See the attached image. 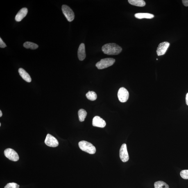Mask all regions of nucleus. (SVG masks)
I'll list each match as a JSON object with an SVG mask.
<instances>
[{
	"mask_svg": "<svg viewBox=\"0 0 188 188\" xmlns=\"http://www.w3.org/2000/svg\"><path fill=\"white\" fill-rule=\"evenodd\" d=\"M28 12V9L27 8H24L21 9L15 16V20L17 22L21 21L26 17L27 14Z\"/></svg>",
	"mask_w": 188,
	"mask_h": 188,
	"instance_id": "11",
	"label": "nucleus"
},
{
	"mask_svg": "<svg viewBox=\"0 0 188 188\" xmlns=\"http://www.w3.org/2000/svg\"><path fill=\"white\" fill-rule=\"evenodd\" d=\"M170 45L169 43L167 42L161 43L159 44L157 50V55L161 56L164 55L169 48Z\"/></svg>",
	"mask_w": 188,
	"mask_h": 188,
	"instance_id": "9",
	"label": "nucleus"
},
{
	"mask_svg": "<svg viewBox=\"0 0 188 188\" xmlns=\"http://www.w3.org/2000/svg\"><path fill=\"white\" fill-rule=\"evenodd\" d=\"M19 73L21 76L25 81L30 83L31 81V79L29 74L26 71L22 68L19 69Z\"/></svg>",
	"mask_w": 188,
	"mask_h": 188,
	"instance_id": "13",
	"label": "nucleus"
},
{
	"mask_svg": "<svg viewBox=\"0 0 188 188\" xmlns=\"http://www.w3.org/2000/svg\"><path fill=\"white\" fill-rule=\"evenodd\" d=\"M6 45L5 43L3 42L1 38H0V47L1 48H5L6 47Z\"/></svg>",
	"mask_w": 188,
	"mask_h": 188,
	"instance_id": "22",
	"label": "nucleus"
},
{
	"mask_svg": "<svg viewBox=\"0 0 188 188\" xmlns=\"http://www.w3.org/2000/svg\"><path fill=\"white\" fill-rule=\"evenodd\" d=\"M78 57L79 59L83 61L85 58L86 53L85 44L81 43L80 45L78 50Z\"/></svg>",
	"mask_w": 188,
	"mask_h": 188,
	"instance_id": "12",
	"label": "nucleus"
},
{
	"mask_svg": "<svg viewBox=\"0 0 188 188\" xmlns=\"http://www.w3.org/2000/svg\"><path fill=\"white\" fill-rule=\"evenodd\" d=\"M120 157L122 162H125L129 160V156L127 151L126 145L123 144L121 146L120 150Z\"/></svg>",
	"mask_w": 188,
	"mask_h": 188,
	"instance_id": "8",
	"label": "nucleus"
},
{
	"mask_svg": "<svg viewBox=\"0 0 188 188\" xmlns=\"http://www.w3.org/2000/svg\"><path fill=\"white\" fill-rule=\"evenodd\" d=\"M115 62V59L113 58H107L102 59L96 64V66L99 69H103L113 65Z\"/></svg>",
	"mask_w": 188,
	"mask_h": 188,
	"instance_id": "3",
	"label": "nucleus"
},
{
	"mask_svg": "<svg viewBox=\"0 0 188 188\" xmlns=\"http://www.w3.org/2000/svg\"><path fill=\"white\" fill-rule=\"evenodd\" d=\"M2 116V113L1 111L0 110V117H1Z\"/></svg>",
	"mask_w": 188,
	"mask_h": 188,
	"instance_id": "25",
	"label": "nucleus"
},
{
	"mask_svg": "<svg viewBox=\"0 0 188 188\" xmlns=\"http://www.w3.org/2000/svg\"><path fill=\"white\" fill-rule=\"evenodd\" d=\"M117 95L119 101L122 103H125L128 99L129 93L126 89L122 87L119 89Z\"/></svg>",
	"mask_w": 188,
	"mask_h": 188,
	"instance_id": "6",
	"label": "nucleus"
},
{
	"mask_svg": "<svg viewBox=\"0 0 188 188\" xmlns=\"http://www.w3.org/2000/svg\"><path fill=\"white\" fill-rule=\"evenodd\" d=\"M186 103L188 106V93L187 94V95H186Z\"/></svg>",
	"mask_w": 188,
	"mask_h": 188,
	"instance_id": "24",
	"label": "nucleus"
},
{
	"mask_svg": "<svg viewBox=\"0 0 188 188\" xmlns=\"http://www.w3.org/2000/svg\"><path fill=\"white\" fill-rule=\"evenodd\" d=\"M135 16L136 18L138 19H151L154 17L153 14L148 13H137L135 14Z\"/></svg>",
	"mask_w": 188,
	"mask_h": 188,
	"instance_id": "14",
	"label": "nucleus"
},
{
	"mask_svg": "<svg viewBox=\"0 0 188 188\" xmlns=\"http://www.w3.org/2000/svg\"><path fill=\"white\" fill-rule=\"evenodd\" d=\"M181 177L184 179L187 180L188 179V170H183L180 173Z\"/></svg>",
	"mask_w": 188,
	"mask_h": 188,
	"instance_id": "21",
	"label": "nucleus"
},
{
	"mask_svg": "<svg viewBox=\"0 0 188 188\" xmlns=\"http://www.w3.org/2000/svg\"><path fill=\"white\" fill-rule=\"evenodd\" d=\"M24 46L26 49H30L32 50H35L37 49L38 46L34 43L29 42H27L24 43Z\"/></svg>",
	"mask_w": 188,
	"mask_h": 188,
	"instance_id": "17",
	"label": "nucleus"
},
{
	"mask_svg": "<svg viewBox=\"0 0 188 188\" xmlns=\"http://www.w3.org/2000/svg\"><path fill=\"white\" fill-rule=\"evenodd\" d=\"M182 3L185 6H188V0H182Z\"/></svg>",
	"mask_w": 188,
	"mask_h": 188,
	"instance_id": "23",
	"label": "nucleus"
},
{
	"mask_svg": "<svg viewBox=\"0 0 188 188\" xmlns=\"http://www.w3.org/2000/svg\"><path fill=\"white\" fill-rule=\"evenodd\" d=\"M79 147L82 150L89 154H94L96 152V148L91 143L85 141H80L78 143Z\"/></svg>",
	"mask_w": 188,
	"mask_h": 188,
	"instance_id": "2",
	"label": "nucleus"
},
{
	"mask_svg": "<svg viewBox=\"0 0 188 188\" xmlns=\"http://www.w3.org/2000/svg\"><path fill=\"white\" fill-rule=\"evenodd\" d=\"M92 125L94 126L103 128L106 125L105 121L99 116H95L93 118Z\"/></svg>",
	"mask_w": 188,
	"mask_h": 188,
	"instance_id": "10",
	"label": "nucleus"
},
{
	"mask_svg": "<svg viewBox=\"0 0 188 188\" xmlns=\"http://www.w3.org/2000/svg\"><path fill=\"white\" fill-rule=\"evenodd\" d=\"M154 186L155 188H169V185L162 181H159L155 182Z\"/></svg>",
	"mask_w": 188,
	"mask_h": 188,
	"instance_id": "18",
	"label": "nucleus"
},
{
	"mask_svg": "<svg viewBox=\"0 0 188 188\" xmlns=\"http://www.w3.org/2000/svg\"><path fill=\"white\" fill-rule=\"evenodd\" d=\"M128 2L130 4L138 7H143L146 5V3L143 0H129Z\"/></svg>",
	"mask_w": 188,
	"mask_h": 188,
	"instance_id": "15",
	"label": "nucleus"
},
{
	"mask_svg": "<svg viewBox=\"0 0 188 188\" xmlns=\"http://www.w3.org/2000/svg\"><path fill=\"white\" fill-rule=\"evenodd\" d=\"M1 123H0V126H1Z\"/></svg>",
	"mask_w": 188,
	"mask_h": 188,
	"instance_id": "26",
	"label": "nucleus"
},
{
	"mask_svg": "<svg viewBox=\"0 0 188 188\" xmlns=\"http://www.w3.org/2000/svg\"><path fill=\"white\" fill-rule=\"evenodd\" d=\"M45 143L46 145L50 147H56L59 145L58 141L56 138L50 134H48L46 136Z\"/></svg>",
	"mask_w": 188,
	"mask_h": 188,
	"instance_id": "7",
	"label": "nucleus"
},
{
	"mask_svg": "<svg viewBox=\"0 0 188 188\" xmlns=\"http://www.w3.org/2000/svg\"><path fill=\"white\" fill-rule=\"evenodd\" d=\"M63 13L69 22H71L74 20L75 17L74 12L67 5H63L62 7Z\"/></svg>",
	"mask_w": 188,
	"mask_h": 188,
	"instance_id": "4",
	"label": "nucleus"
},
{
	"mask_svg": "<svg viewBox=\"0 0 188 188\" xmlns=\"http://www.w3.org/2000/svg\"><path fill=\"white\" fill-rule=\"evenodd\" d=\"M122 48L115 43H108L104 45L102 50L105 54L109 55H119L122 51Z\"/></svg>",
	"mask_w": 188,
	"mask_h": 188,
	"instance_id": "1",
	"label": "nucleus"
},
{
	"mask_svg": "<svg viewBox=\"0 0 188 188\" xmlns=\"http://www.w3.org/2000/svg\"><path fill=\"white\" fill-rule=\"evenodd\" d=\"M86 96L87 99L91 101H94L97 99V95L94 91H89Z\"/></svg>",
	"mask_w": 188,
	"mask_h": 188,
	"instance_id": "19",
	"label": "nucleus"
},
{
	"mask_svg": "<svg viewBox=\"0 0 188 188\" xmlns=\"http://www.w3.org/2000/svg\"><path fill=\"white\" fill-rule=\"evenodd\" d=\"M87 113L86 110L84 109H81L79 110L78 112V115L79 120L80 122H83L85 121Z\"/></svg>",
	"mask_w": 188,
	"mask_h": 188,
	"instance_id": "16",
	"label": "nucleus"
},
{
	"mask_svg": "<svg viewBox=\"0 0 188 188\" xmlns=\"http://www.w3.org/2000/svg\"><path fill=\"white\" fill-rule=\"evenodd\" d=\"M19 185L15 182H10L5 186L4 188H19Z\"/></svg>",
	"mask_w": 188,
	"mask_h": 188,
	"instance_id": "20",
	"label": "nucleus"
},
{
	"mask_svg": "<svg viewBox=\"0 0 188 188\" xmlns=\"http://www.w3.org/2000/svg\"><path fill=\"white\" fill-rule=\"evenodd\" d=\"M4 153L5 156L10 160L17 161L19 160V157L17 152L11 148H8L5 150Z\"/></svg>",
	"mask_w": 188,
	"mask_h": 188,
	"instance_id": "5",
	"label": "nucleus"
}]
</instances>
